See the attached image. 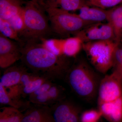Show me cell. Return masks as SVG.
<instances>
[{
  "label": "cell",
  "mask_w": 122,
  "mask_h": 122,
  "mask_svg": "<svg viewBox=\"0 0 122 122\" xmlns=\"http://www.w3.org/2000/svg\"><path fill=\"white\" fill-rule=\"evenodd\" d=\"M64 92V88L61 86L53 83L48 92L52 105L65 98Z\"/></svg>",
  "instance_id": "cell-22"
},
{
  "label": "cell",
  "mask_w": 122,
  "mask_h": 122,
  "mask_svg": "<svg viewBox=\"0 0 122 122\" xmlns=\"http://www.w3.org/2000/svg\"><path fill=\"white\" fill-rule=\"evenodd\" d=\"M55 122H80L81 110L65 98L50 106Z\"/></svg>",
  "instance_id": "cell-9"
},
{
  "label": "cell",
  "mask_w": 122,
  "mask_h": 122,
  "mask_svg": "<svg viewBox=\"0 0 122 122\" xmlns=\"http://www.w3.org/2000/svg\"><path fill=\"white\" fill-rule=\"evenodd\" d=\"M102 117V112L98 109H90L81 113L80 122H97Z\"/></svg>",
  "instance_id": "cell-23"
},
{
  "label": "cell",
  "mask_w": 122,
  "mask_h": 122,
  "mask_svg": "<svg viewBox=\"0 0 122 122\" xmlns=\"http://www.w3.org/2000/svg\"><path fill=\"white\" fill-rule=\"evenodd\" d=\"M5 69L1 77L0 85L6 88L18 85L22 75L29 70L22 63L19 65L14 64Z\"/></svg>",
  "instance_id": "cell-12"
},
{
  "label": "cell",
  "mask_w": 122,
  "mask_h": 122,
  "mask_svg": "<svg viewBox=\"0 0 122 122\" xmlns=\"http://www.w3.org/2000/svg\"><path fill=\"white\" fill-rule=\"evenodd\" d=\"M112 68L114 74L119 78L122 82V44L120 43L116 48L114 55Z\"/></svg>",
  "instance_id": "cell-21"
},
{
  "label": "cell",
  "mask_w": 122,
  "mask_h": 122,
  "mask_svg": "<svg viewBox=\"0 0 122 122\" xmlns=\"http://www.w3.org/2000/svg\"><path fill=\"white\" fill-rule=\"evenodd\" d=\"M120 44L115 39L88 42L83 43L82 49L94 69L105 74L112 68L115 52Z\"/></svg>",
  "instance_id": "cell-6"
},
{
  "label": "cell",
  "mask_w": 122,
  "mask_h": 122,
  "mask_svg": "<svg viewBox=\"0 0 122 122\" xmlns=\"http://www.w3.org/2000/svg\"><path fill=\"white\" fill-rule=\"evenodd\" d=\"M0 33L6 37L20 43L22 46L25 43L18 33L12 28L7 20L0 18Z\"/></svg>",
  "instance_id": "cell-20"
},
{
  "label": "cell",
  "mask_w": 122,
  "mask_h": 122,
  "mask_svg": "<svg viewBox=\"0 0 122 122\" xmlns=\"http://www.w3.org/2000/svg\"><path fill=\"white\" fill-rule=\"evenodd\" d=\"M83 42L78 37L66 38L64 54L68 57H75L82 48Z\"/></svg>",
  "instance_id": "cell-18"
},
{
  "label": "cell",
  "mask_w": 122,
  "mask_h": 122,
  "mask_svg": "<svg viewBox=\"0 0 122 122\" xmlns=\"http://www.w3.org/2000/svg\"><path fill=\"white\" fill-rule=\"evenodd\" d=\"M72 13L83 20L91 23L107 21L108 10L96 6L86 5Z\"/></svg>",
  "instance_id": "cell-11"
},
{
  "label": "cell",
  "mask_w": 122,
  "mask_h": 122,
  "mask_svg": "<svg viewBox=\"0 0 122 122\" xmlns=\"http://www.w3.org/2000/svg\"><path fill=\"white\" fill-rule=\"evenodd\" d=\"M39 0L41 1H44L46 0Z\"/></svg>",
  "instance_id": "cell-28"
},
{
  "label": "cell",
  "mask_w": 122,
  "mask_h": 122,
  "mask_svg": "<svg viewBox=\"0 0 122 122\" xmlns=\"http://www.w3.org/2000/svg\"><path fill=\"white\" fill-rule=\"evenodd\" d=\"M22 96L9 94L6 88L0 85V103L1 105H8L18 109L22 112L30 106L29 100H24Z\"/></svg>",
  "instance_id": "cell-13"
},
{
  "label": "cell",
  "mask_w": 122,
  "mask_h": 122,
  "mask_svg": "<svg viewBox=\"0 0 122 122\" xmlns=\"http://www.w3.org/2000/svg\"></svg>",
  "instance_id": "cell-29"
},
{
  "label": "cell",
  "mask_w": 122,
  "mask_h": 122,
  "mask_svg": "<svg viewBox=\"0 0 122 122\" xmlns=\"http://www.w3.org/2000/svg\"><path fill=\"white\" fill-rule=\"evenodd\" d=\"M24 114L18 109L11 106L0 109V122H21Z\"/></svg>",
  "instance_id": "cell-17"
},
{
  "label": "cell",
  "mask_w": 122,
  "mask_h": 122,
  "mask_svg": "<svg viewBox=\"0 0 122 122\" xmlns=\"http://www.w3.org/2000/svg\"></svg>",
  "instance_id": "cell-30"
},
{
  "label": "cell",
  "mask_w": 122,
  "mask_h": 122,
  "mask_svg": "<svg viewBox=\"0 0 122 122\" xmlns=\"http://www.w3.org/2000/svg\"><path fill=\"white\" fill-rule=\"evenodd\" d=\"M39 3L69 12H74L84 5H89L87 0H46Z\"/></svg>",
  "instance_id": "cell-16"
},
{
  "label": "cell",
  "mask_w": 122,
  "mask_h": 122,
  "mask_svg": "<svg viewBox=\"0 0 122 122\" xmlns=\"http://www.w3.org/2000/svg\"><path fill=\"white\" fill-rule=\"evenodd\" d=\"M0 33V67L2 69L13 65L20 60L21 46Z\"/></svg>",
  "instance_id": "cell-8"
},
{
  "label": "cell",
  "mask_w": 122,
  "mask_h": 122,
  "mask_svg": "<svg viewBox=\"0 0 122 122\" xmlns=\"http://www.w3.org/2000/svg\"><path fill=\"white\" fill-rule=\"evenodd\" d=\"M90 5L107 9L122 4V0H89Z\"/></svg>",
  "instance_id": "cell-25"
},
{
  "label": "cell",
  "mask_w": 122,
  "mask_h": 122,
  "mask_svg": "<svg viewBox=\"0 0 122 122\" xmlns=\"http://www.w3.org/2000/svg\"><path fill=\"white\" fill-rule=\"evenodd\" d=\"M23 114L21 122H55L50 106L31 103Z\"/></svg>",
  "instance_id": "cell-10"
},
{
  "label": "cell",
  "mask_w": 122,
  "mask_h": 122,
  "mask_svg": "<svg viewBox=\"0 0 122 122\" xmlns=\"http://www.w3.org/2000/svg\"><path fill=\"white\" fill-rule=\"evenodd\" d=\"M41 5L47 14L53 32L64 38L75 35L86 26L94 24L85 21L73 13Z\"/></svg>",
  "instance_id": "cell-5"
},
{
  "label": "cell",
  "mask_w": 122,
  "mask_h": 122,
  "mask_svg": "<svg viewBox=\"0 0 122 122\" xmlns=\"http://www.w3.org/2000/svg\"><path fill=\"white\" fill-rule=\"evenodd\" d=\"M83 43L88 42L115 39L113 30L109 22L94 23L86 26L75 35Z\"/></svg>",
  "instance_id": "cell-7"
},
{
  "label": "cell",
  "mask_w": 122,
  "mask_h": 122,
  "mask_svg": "<svg viewBox=\"0 0 122 122\" xmlns=\"http://www.w3.org/2000/svg\"><path fill=\"white\" fill-rule=\"evenodd\" d=\"M45 9L39 2L26 1L22 11L25 29L20 36L24 42L41 41L53 33Z\"/></svg>",
  "instance_id": "cell-4"
},
{
  "label": "cell",
  "mask_w": 122,
  "mask_h": 122,
  "mask_svg": "<svg viewBox=\"0 0 122 122\" xmlns=\"http://www.w3.org/2000/svg\"><path fill=\"white\" fill-rule=\"evenodd\" d=\"M65 78L72 91L85 99H92L98 94L101 80L86 62L77 61L71 66Z\"/></svg>",
  "instance_id": "cell-3"
},
{
  "label": "cell",
  "mask_w": 122,
  "mask_h": 122,
  "mask_svg": "<svg viewBox=\"0 0 122 122\" xmlns=\"http://www.w3.org/2000/svg\"><path fill=\"white\" fill-rule=\"evenodd\" d=\"M49 79L44 75H38L35 78L30 81L25 86L20 89V93L22 97L25 98L38 89L46 81Z\"/></svg>",
  "instance_id": "cell-19"
},
{
  "label": "cell",
  "mask_w": 122,
  "mask_h": 122,
  "mask_svg": "<svg viewBox=\"0 0 122 122\" xmlns=\"http://www.w3.org/2000/svg\"><path fill=\"white\" fill-rule=\"evenodd\" d=\"M22 11L20 13L7 20L12 28L18 33L20 37L25 29V21Z\"/></svg>",
  "instance_id": "cell-24"
},
{
  "label": "cell",
  "mask_w": 122,
  "mask_h": 122,
  "mask_svg": "<svg viewBox=\"0 0 122 122\" xmlns=\"http://www.w3.org/2000/svg\"><path fill=\"white\" fill-rule=\"evenodd\" d=\"M26 2L23 0H0V18L7 20L20 13Z\"/></svg>",
  "instance_id": "cell-15"
},
{
  "label": "cell",
  "mask_w": 122,
  "mask_h": 122,
  "mask_svg": "<svg viewBox=\"0 0 122 122\" xmlns=\"http://www.w3.org/2000/svg\"><path fill=\"white\" fill-rule=\"evenodd\" d=\"M30 0L33 1H37V2H39V0Z\"/></svg>",
  "instance_id": "cell-27"
},
{
  "label": "cell",
  "mask_w": 122,
  "mask_h": 122,
  "mask_svg": "<svg viewBox=\"0 0 122 122\" xmlns=\"http://www.w3.org/2000/svg\"><path fill=\"white\" fill-rule=\"evenodd\" d=\"M98 109L110 122H122V82L113 73L101 80L98 92Z\"/></svg>",
  "instance_id": "cell-2"
},
{
  "label": "cell",
  "mask_w": 122,
  "mask_h": 122,
  "mask_svg": "<svg viewBox=\"0 0 122 122\" xmlns=\"http://www.w3.org/2000/svg\"><path fill=\"white\" fill-rule=\"evenodd\" d=\"M21 46V63L32 72L52 81L65 77L71 66L68 56L55 53L41 41L26 42Z\"/></svg>",
  "instance_id": "cell-1"
},
{
  "label": "cell",
  "mask_w": 122,
  "mask_h": 122,
  "mask_svg": "<svg viewBox=\"0 0 122 122\" xmlns=\"http://www.w3.org/2000/svg\"><path fill=\"white\" fill-rule=\"evenodd\" d=\"M52 80L49 79L46 81L38 89L29 95V99L47 92L53 83L52 82Z\"/></svg>",
  "instance_id": "cell-26"
},
{
  "label": "cell",
  "mask_w": 122,
  "mask_h": 122,
  "mask_svg": "<svg viewBox=\"0 0 122 122\" xmlns=\"http://www.w3.org/2000/svg\"><path fill=\"white\" fill-rule=\"evenodd\" d=\"M107 21L113 30L116 41H122V4L108 9Z\"/></svg>",
  "instance_id": "cell-14"
}]
</instances>
